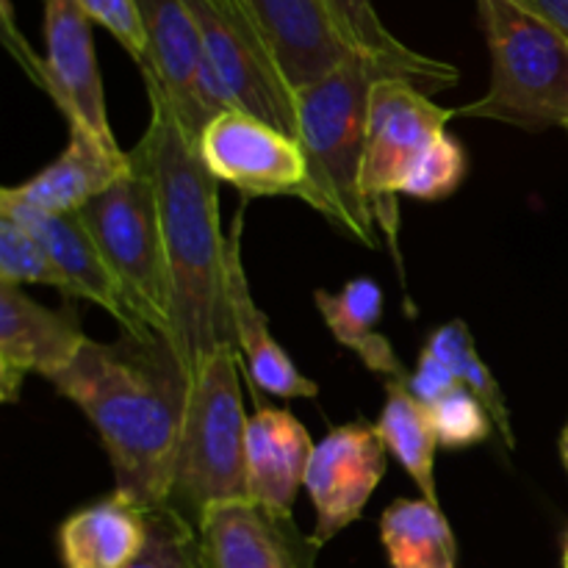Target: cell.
I'll use <instances>...</instances> for the list:
<instances>
[{
    "mask_svg": "<svg viewBox=\"0 0 568 568\" xmlns=\"http://www.w3.org/2000/svg\"><path fill=\"white\" fill-rule=\"evenodd\" d=\"M133 166L131 153H111L105 144L83 131H70L64 153L17 186H6L0 197L37 209L42 214H72L100 192L120 181Z\"/></svg>",
    "mask_w": 568,
    "mask_h": 568,
    "instance_id": "ac0fdd59",
    "label": "cell"
},
{
    "mask_svg": "<svg viewBox=\"0 0 568 568\" xmlns=\"http://www.w3.org/2000/svg\"><path fill=\"white\" fill-rule=\"evenodd\" d=\"M381 541L392 568H458V541L442 505L394 499L381 516Z\"/></svg>",
    "mask_w": 568,
    "mask_h": 568,
    "instance_id": "7402d4cb",
    "label": "cell"
},
{
    "mask_svg": "<svg viewBox=\"0 0 568 568\" xmlns=\"http://www.w3.org/2000/svg\"><path fill=\"white\" fill-rule=\"evenodd\" d=\"M381 78H414L392 61L353 53L297 92V139L305 150L314 203L327 222L364 247H377V225L361 194L372 89Z\"/></svg>",
    "mask_w": 568,
    "mask_h": 568,
    "instance_id": "3957f363",
    "label": "cell"
},
{
    "mask_svg": "<svg viewBox=\"0 0 568 568\" xmlns=\"http://www.w3.org/2000/svg\"><path fill=\"white\" fill-rule=\"evenodd\" d=\"M205 568H314L316 544L300 532L292 514L255 499H231L200 519Z\"/></svg>",
    "mask_w": 568,
    "mask_h": 568,
    "instance_id": "7c38bea8",
    "label": "cell"
},
{
    "mask_svg": "<svg viewBox=\"0 0 568 568\" xmlns=\"http://www.w3.org/2000/svg\"><path fill=\"white\" fill-rule=\"evenodd\" d=\"M26 283H39L67 294L64 277L44 244L20 222L0 214V286L20 288Z\"/></svg>",
    "mask_w": 568,
    "mask_h": 568,
    "instance_id": "4316f807",
    "label": "cell"
},
{
    "mask_svg": "<svg viewBox=\"0 0 568 568\" xmlns=\"http://www.w3.org/2000/svg\"><path fill=\"white\" fill-rule=\"evenodd\" d=\"M430 419L436 427L438 444L444 449H471L486 444L497 433L486 405L466 386H458L453 394L430 405Z\"/></svg>",
    "mask_w": 568,
    "mask_h": 568,
    "instance_id": "f1b7e54d",
    "label": "cell"
},
{
    "mask_svg": "<svg viewBox=\"0 0 568 568\" xmlns=\"http://www.w3.org/2000/svg\"><path fill=\"white\" fill-rule=\"evenodd\" d=\"M0 214L20 222L44 244V250H48L53 264L59 266L61 277H64L67 297L89 300L98 308H103L105 314L114 316L120 322L122 333L136 336V327H133L131 314L122 303L114 275L105 266L103 255H100L94 239L89 236L78 211H72V214H42V211L28 209V205L14 203V200L0 197Z\"/></svg>",
    "mask_w": 568,
    "mask_h": 568,
    "instance_id": "e0dca14e",
    "label": "cell"
},
{
    "mask_svg": "<svg viewBox=\"0 0 568 568\" xmlns=\"http://www.w3.org/2000/svg\"><path fill=\"white\" fill-rule=\"evenodd\" d=\"M203 37L205 55L236 111L297 136V92L244 0H183Z\"/></svg>",
    "mask_w": 568,
    "mask_h": 568,
    "instance_id": "9c48e42d",
    "label": "cell"
},
{
    "mask_svg": "<svg viewBox=\"0 0 568 568\" xmlns=\"http://www.w3.org/2000/svg\"><path fill=\"white\" fill-rule=\"evenodd\" d=\"M466 172H469V159H466L464 144L444 131L419 155L414 170L399 186V194L422 200V203H438V200H447L458 192L460 183L466 181Z\"/></svg>",
    "mask_w": 568,
    "mask_h": 568,
    "instance_id": "83f0119b",
    "label": "cell"
},
{
    "mask_svg": "<svg viewBox=\"0 0 568 568\" xmlns=\"http://www.w3.org/2000/svg\"><path fill=\"white\" fill-rule=\"evenodd\" d=\"M453 109H442L414 83L403 78H381L369 98L366 122L364 166H361V194L383 231L394 258L399 261V186L414 170L419 155L433 139L447 131Z\"/></svg>",
    "mask_w": 568,
    "mask_h": 568,
    "instance_id": "52a82bcc",
    "label": "cell"
},
{
    "mask_svg": "<svg viewBox=\"0 0 568 568\" xmlns=\"http://www.w3.org/2000/svg\"><path fill=\"white\" fill-rule=\"evenodd\" d=\"M3 39L22 70L33 78L39 89H44L55 109L64 114L70 131L89 133L111 153H125L116 144L109 114H105L92 20L78 9L75 0H44V42H48L44 59H39L22 33H17L9 3H6L3 17Z\"/></svg>",
    "mask_w": 568,
    "mask_h": 568,
    "instance_id": "ba28073f",
    "label": "cell"
},
{
    "mask_svg": "<svg viewBox=\"0 0 568 568\" xmlns=\"http://www.w3.org/2000/svg\"><path fill=\"white\" fill-rule=\"evenodd\" d=\"M377 430L386 442L388 455L408 471L422 497L433 505H442L436 488V449L442 444L430 410L408 392L405 381H386V405L377 419Z\"/></svg>",
    "mask_w": 568,
    "mask_h": 568,
    "instance_id": "cb8c5ba5",
    "label": "cell"
},
{
    "mask_svg": "<svg viewBox=\"0 0 568 568\" xmlns=\"http://www.w3.org/2000/svg\"><path fill=\"white\" fill-rule=\"evenodd\" d=\"M308 430L292 410L258 405L247 422V488L250 499L281 514H292L305 488L311 453Z\"/></svg>",
    "mask_w": 568,
    "mask_h": 568,
    "instance_id": "d6986e66",
    "label": "cell"
},
{
    "mask_svg": "<svg viewBox=\"0 0 568 568\" xmlns=\"http://www.w3.org/2000/svg\"><path fill=\"white\" fill-rule=\"evenodd\" d=\"M242 211H239L231 233H227V303H231L233 336H236L244 372L255 383V388L272 394V397L316 399L320 386L294 366L286 349L272 336L266 314L255 305L242 264Z\"/></svg>",
    "mask_w": 568,
    "mask_h": 568,
    "instance_id": "2e32d148",
    "label": "cell"
},
{
    "mask_svg": "<svg viewBox=\"0 0 568 568\" xmlns=\"http://www.w3.org/2000/svg\"><path fill=\"white\" fill-rule=\"evenodd\" d=\"M283 75L300 92L358 53L338 33L322 0H244Z\"/></svg>",
    "mask_w": 568,
    "mask_h": 568,
    "instance_id": "9a60e30c",
    "label": "cell"
},
{
    "mask_svg": "<svg viewBox=\"0 0 568 568\" xmlns=\"http://www.w3.org/2000/svg\"><path fill=\"white\" fill-rule=\"evenodd\" d=\"M405 383H408V392L414 394L425 408L436 405L438 399H444L447 394H453L455 388L460 386L453 366H449L447 361L438 358V355L427 347H422L419 361H416V369L410 372V377Z\"/></svg>",
    "mask_w": 568,
    "mask_h": 568,
    "instance_id": "4dcf8cb0",
    "label": "cell"
},
{
    "mask_svg": "<svg viewBox=\"0 0 568 568\" xmlns=\"http://www.w3.org/2000/svg\"><path fill=\"white\" fill-rule=\"evenodd\" d=\"M75 6L89 20L103 26L136 64H142L148 37H144L142 11L136 0H75Z\"/></svg>",
    "mask_w": 568,
    "mask_h": 568,
    "instance_id": "f546056e",
    "label": "cell"
},
{
    "mask_svg": "<svg viewBox=\"0 0 568 568\" xmlns=\"http://www.w3.org/2000/svg\"><path fill=\"white\" fill-rule=\"evenodd\" d=\"M564 568H568V532L564 538Z\"/></svg>",
    "mask_w": 568,
    "mask_h": 568,
    "instance_id": "836d02e7",
    "label": "cell"
},
{
    "mask_svg": "<svg viewBox=\"0 0 568 568\" xmlns=\"http://www.w3.org/2000/svg\"><path fill=\"white\" fill-rule=\"evenodd\" d=\"M560 460H564V469L568 475V422H566L564 433H560Z\"/></svg>",
    "mask_w": 568,
    "mask_h": 568,
    "instance_id": "d6a6232c",
    "label": "cell"
},
{
    "mask_svg": "<svg viewBox=\"0 0 568 568\" xmlns=\"http://www.w3.org/2000/svg\"><path fill=\"white\" fill-rule=\"evenodd\" d=\"M144 510L120 494L87 505L59 527L64 568H128L144 544Z\"/></svg>",
    "mask_w": 568,
    "mask_h": 568,
    "instance_id": "ffe728a7",
    "label": "cell"
},
{
    "mask_svg": "<svg viewBox=\"0 0 568 568\" xmlns=\"http://www.w3.org/2000/svg\"><path fill=\"white\" fill-rule=\"evenodd\" d=\"M136 3L148 37V50L139 64L144 87H153L164 94L189 142L197 144L209 128L197 100V78L205 59L197 22L183 0H136Z\"/></svg>",
    "mask_w": 568,
    "mask_h": 568,
    "instance_id": "5bb4252c",
    "label": "cell"
},
{
    "mask_svg": "<svg viewBox=\"0 0 568 568\" xmlns=\"http://www.w3.org/2000/svg\"><path fill=\"white\" fill-rule=\"evenodd\" d=\"M388 469V449L377 425L355 419L333 427L311 453L305 491L316 510L311 541L316 549L331 544L342 530L364 516L372 494Z\"/></svg>",
    "mask_w": 568,
    "mask_h": 568,
    "instance_id": "8fae6325",
    "label": "cell"
},
{
    "mask_svg": "<svg viewBox=\"0 0 568 568\" xmlns=\"http://www.w3.org/2000/svg\"><path fill=\"white\" fill-rule=\"evenodd\" d=\"M200 159L220 183L253 197H297L314 203L305 150L297 136L244 111L214 116L197 142Z\"/></svg>",
    "mask_w": 568,
    "mask_h": 568,
    "instance_id": "30bf717a",
    "label": "cell"
},
{
    "mask_svg": "<svg viewBox=\"0 0 568 568\" xmlns=\"http://www.w3.org/2000/svg\"><path fill=\"white\" fill-rule=\"evenodd\" d=\"M87 342L72 311H50L22 288L0 286V399L14 405L28 375L53 381Z\"/></svg>",
    "mask_w": 568,
    "mask_h": 568,
    "instance_id": "4fadbf2b",
    "label": "cell"
},
{
    "mask_svg": "<svg viewBox=\"0 0 568 568\" xmlns=\"http://www.w3.org/2000/svg\"><path fill=\"white\" fill-rule=\"evenodd\" d=\"M314 303L338 344L353 349L361 364L386 381H408L410 372L377 327L383 320V288L372 277H353L342 292L316 288Z\"/></svg>",
    "mask_w": 568,
    "mask_h": 568,
    "instance_id": "44dd1931",
    "label": "cell"
},
{
    "mask_svg": "<svg viewBox=\"0 0 568 568\" xmlns=\"http://www.w3.org/2000/svg\"><path fill=\"white\" fill-rule=\"evenodd\" d=\"M568 39V0H514Z\"/></svg>",
    "mask_w": 568,
    "mask_h": 568,
    "instance_id": "1f68e13d",
    "label": "cell"
},
{
    "mask_svg": "<svg viewBox=\"0 0 568 568\" xmlns=\"http://www.w3.org/2000/svg\"><path fill=\"white\" fill-rule=\"evenodd\" d=\"M331 14V20L336 22L338 33L349 42V48H355L358 53L375 55V59L392 61V64L403 67L410 78L416 81V87L425 94L442 92V89L458 83V70L447 61L430 59L425 53H416L408 44L399 42L386 26H383L381 14L372 6V0H322Z\"/></svg>",
    "mask_w": 568,
    "mask_h": 568,
    "instance_id": "603a6c76",
    "label": "cell"
},
{
    "mask_svg": "<svg viewBox=\"0 0 568 568\" xmlns=\"http://www.w3.org/2000/svg\"><path fill=\"white\" fill-rule=\"evenodd\" d=\"M50 383L98 430L114 471V494L139 510L166 505L192 394V377L172 338H89Z\"/></svg>",
    "mask_w": 568,
    "mask_h": 568,
    "instance_id": "6da1fadb",
    "label": "cell"
},
{
    "mask_svg": "<svg viewBox=\"0 0 568 568\" xmlns=\"http://www.w3.org/2000/svg\"><path fill=\"white\" fill-rule=\"evenodd\" d=\"M144 544L128 568H205L200 530L170 505L144 510Z\"/></svg>",
    "mask_w": 568,
    "mask_h": 568,
    "instance_id": "484cf974",
    "label": "cell"
},
{
    "mask_svg": "<svg viewBox=\"0 0 568 568\" xmlns=\"http://www.w3.org/2000/svg\"><path fill=\"white\" fill-rule=\"evenodd\" d=\"M427 349L438 355L442 361H447L453 366V372L458 375L460 386L469 388L483 405H486L488 416H491L494 427H497L499 442L508 449L516 447V433L514 422H510L508 403L503 397V388H499L494 372L483 364L480 353L475 347V336H471L469 325L460 320L447 322V325L436 327L430 333V338L425 342Z\"/></svg>",
    "mask_w": 568,
    "mask_h": 568,
    "instance_id": "d4e9b609",
    "label": "cell"
},
{
    "mask_svg": "<svg viewBox=\"0 0 568 568\" xmlns=\"http://www.w3.org/2000/svg\"><path fill=\"white\" fill-rule=\"evenodd\" d=\"M566 131H568V125H566Z\"/></svg>",
    "mask_w": 568,
    "mask_h": 568,
    "instance_id": "e575fe53",
    "label": "cell"
},
{
    "mask_svg": "<svg viewBox=\"0 0 568 568\" xmlns=\"http://www.w3.org/2000/svg\"><path fill=\"white\" fill-rule=\"evenodd\" d=\"M150 122L133 159L150 172L172 292V344L189 377L220 347H236L227 303V236L216 181L159 89L148 87Z\"/></svg>",
    "mask_w": 568,
    "mask_h": 568,
    "instance_id": "7a4b0ae2",
    "label": "cell"
},
{
    "mask_svg": "<svg viewBox=\"0 0 568 568\" xmlns=\"http://www.w3.org/2000/svg\"><path fill=\"white\" fill-rule=\"evenodd\" d=\"M491 78L455 116L541 133L568 125V39L514 0H477Z\"/></svg>",
    "mask_w": 568,
    "mask_h": 568,
    "instance_id": "277c9868",
    "label": "cell"
},
{
    "mask_svg": "<svg viewBox=\"0 0 568 568\" xmlns=\"http://www.w3.org/2000/svg\"><path fill=\"white\" fill-rule=\"evenodd\" d=\"M236 347H220L192 377L186 425L178 449L166 505L194 527L205 510L231 499H250L247 422Z\"/></svg>",
    "mask_w": 568,
    "mask_h": 568,
    "instance_id": "5b68a950",
    "label": "cell"
},
{
    "mask_svg": "<svg viewBox=\"0 0 568 568\" xmlns=\"http://www.w3.org/2000/svg\"><path fill=\"white\" fill-rule=\"evenodd\" d=\"M131 161V170L78 214L114 275L136 336L172 338L170 270L153 178L133 155Z\"/></svg>",
    "mask_w": 568,
    "mask_h": 568,
    "instance_id": "8992f818",
    "label": "cell"
}]
</instances>
